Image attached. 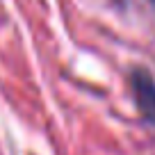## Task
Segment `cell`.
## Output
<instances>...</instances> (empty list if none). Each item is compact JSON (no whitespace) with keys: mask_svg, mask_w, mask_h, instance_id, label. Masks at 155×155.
I'll list each match as a JSON object with an SVG mask.
<instances>
[{"mask_svg":"<svg viewBox=\"0 0 155 155\" xmlns=\"http://www.w3.org/2000/svg\"><path fill=\"white\" fill-rule=\"evenodd\" d=\"M130 89L139 114L155 126V78L146 68H135L130 73Z\"/></svg>","mask_w":155,"mask_h":155,"instance_id":"obj_1","label":"cell"},{"mask_svg":"<svg viewBox=\"0 0 155 155\" xmlns=\"http://www.w3.org/2000/svg\"><path fill=\"white\" fill-rule=\"evenodd\" d=\"M153 2H155V0H153Z\"/></svg>","mask_w":155,"mask_h":155,"instance_id":"obj_2","label":"cell"}]
</instances>
